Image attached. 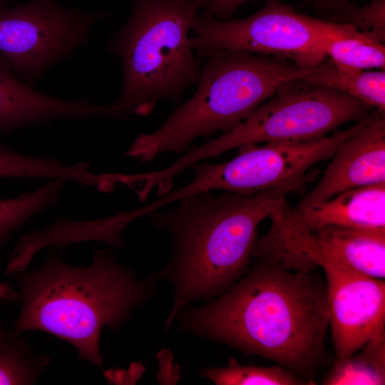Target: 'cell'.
Masks as SVG:
<instances>
[{
    "label": "cell",
    "instance_id": "cell-10",
    "mask_svg": "<svg viewBox=\"0 0 385 385\" xmlns=\"http://www.w3.org/2000/svg\"><path fill=\"white\" fill-rule=\"evenodd\" d=\"M270 219V228L257 240L252 257L269 258L300 272L332 265L384 279L385 232L339 227L305 229L275 215Z\"/></svg>",
    "mask_w": 385,
    "mask_h": 385
},
{
    "label": "cell",
    "instance_id": "cell-16",
    "mask_svg": "<svg viewBox=\"0 0 385 385\" xmlns=\"http://www.w3.org/2000/svg\"><path fill=\"white\" fill-rule=\"evenodd\" d=\"M301 81L341 91L379 112L385 111V71L351 70L329 58L311 68Z\"/></svg>",
    "mask_w": 385,
    "mask_h": 385
},
{
    "label": "cell",
    "instance_id": "cell-22",
    "mask_svg": "<svg viewBox=\"0 0 385 385\" xmlns=\"http://www.w3.org/2000/svg\"><path fill=\"white\" fill-rule=\"evenodd\" d=\"M337 22L349 24L384 43L385 0H371L370 3L361 6L355 5Z\"/></svg>",
    "mask_w": 385,
    "mask_h": 385
},
{
    "label": "cell",
    "instance_id": "cell-19",
    "mask_svg": "<svg viewBox=\"0 0 385 385\" xmlns=\"http://www.w3.org/2000/svg\"><path fill=\"white\" fill-rule=\"evenodd\" d=\"M66 181L49 179L38 189L0 200V248L31 217L58 202Z\"/></svg>",
    "mask_w": 385,
    "mask_h": 385
},
{
    "label": "cell",
    "instance_id": "cell-13",
    "mask_svg": "<svg viewBox=\"0 0 385 385\" xmlns=\"http://www.w3.org/2000/svg\"><path fill=\"white\" fill-rule=\"evenodd\" d=\"M272 215L301 228L348 227L385 232V183L344 191L320 202L290 207Z\"/></svg>",
    "mask_w": 385,
    "mask_h": 385
},
{
    "label": "cell",
    "instance_id": "cell-12",
    "mask_svg": "<svg viewBox=\"0 0 385 385\" xmlns=\"http://www.w3.org/2000/svg\"><path fill=\"white\" fill-rule=\"evenodd\" d=\"M331 158L316 186L296 206L320 202L348 190L385 183L384 112H371Z\"/></svg>",
    "mask_w": 385,
    "mask_h": 385
},
{
    "label": "cell",
    "instance_id": "cell-7",
    "mask_svg": "<svg viewBox=\"0 0 385 385\" xmlns=\"http://www.w3.org/2000/svg\"><path fill=\"white\" fill-rule=\"evenodd\" d=\"M365 118L344 130L304 143H265L239 147L232 159L220 163H196L190 168L193 178L185 185L170 192L171 200L196 192L229 191L252 195L264 191L297 192L315 175L312 168L331 158L339 145L355 133Z\"/></svg>",
    "mask_w": 385,
    "mask_h": 385
},
{
    "label": "cell",
    "instance_id": "cell-11",
    "mask_svg": "<svg viewBox=\"0 0 385 385\" xmlns=\"http://www.w3.org/2000/svg\"><path fill=\"white\" fill-rule=\"evenodd\" d=\"M321 268L327 284L334 364H338L385 336V282L335 266Z\"/></svg>",
    "mask_w": 385,
    "mask_h": 385
},
{
    "label": "cell",
    "instance_id": "cell-14",
    "mask_svg": "<svg viewBox=\"0 0 385 385\" xmlns=\"http://www.w3.org/2000/svg\"><path fill=\"white\" fill-rule=\"evenodd\" d=\"M99 107L86 99L66 100L38 93L23 82L0 53V132L59 119H89Z\"/></svg>",
    "mask_w": 385,
    "mask_h": 385
},
{
    "label": "cell",
    "instance_id": "cell-17",
    "mask_svg": "<svg viewBox=\"0 0 385 385\" xmlns=\"http://www.w3.org/2000/svg\"><path fill=\"white\" fill-rule=\"evenodd\" d=\"M61 178L83 185L92 180L88 162L66 164L48 157L31 156L0 145L1 178Z\"/></svg>",
    "mask_w": 385,
    "mask_h": 385
},
{
    "label": "cell",
    "instance_id": "cell-26",
    "mask_svg": "<svg viewBox=\"0 0 385 385\" xmlns=\"http://www.w3.org/2000/svg\"><path fill=\"white\" fill-rule=\"evenodd\" d=\"M4 302H5V299L3 297H0V305L4 303Z\"/></svg>",
    "mask_w": 385,
    "mask_h": 385
},
{
    "label": "cell",
    "instance_id": "cell-15",
    "mask_svg": "<svg viewBox=\"0 0 385 385\" xmlns=\"http://www.w3.org/2000/svg\"><path fill=\"white\" fill-rule=\"evenodd\" d=\"M327 58L351 70H385V45L374 36L353 26L314 17Z\"/></svg>",
    "mask_w": 385,
    "mask_h": 385
},
{
    "label": "cell",
    "instance_id": "cell-3",
    "mask_svg": "<svg viewBox=\"0 0 385 385\" xmlns=\"http://www.w3.org/2000/svg\"><path fill=\"white\" fill-rule=\"evenodd\" d=\"M19 287L21 308L12 329L37 330L71 344L81 360L103 371L102 329L117 332L158 294L159 282L139 277L107 249L95 252L93 263L76 267L51 250L37 270L8 274Z\"/></svg>",
    "mask_w": 385,
    "mask_h": 385
},
{
    "label": "cell",
    "instance_id": "cell-6",
    "mask_svg": "<svg viewBox=\"0 0 385 385\" xmlns=\"http://www.w3.org/2000/svg\"><path fill=\"white\" fill-rule=\"evenodd\" d=\"M373 109L337 89L289 81L247 119L221 135L188 150L170 168L178 174L204 159L247 144L318 140L344 123L366 118Z\"/></svg>",
    "mask_w": 385,
    "mask_h": 385
},
{
    "label": "cell",
    "instance_id": "cell-25",
    "mask_svg": "<svg viewBox=\"0 0 385 385\" xmlns=\"http://www.w3.org/2000/svg\"><path fill=\"white\" fill-rule=\"evenodd\" d=\"M12 0H0V10L7 7Z\"/></svg>",
    "mask_w": 385,
    "mask_h": 385
},
{
    "label": "cell",
    "instance_id": "cell-5",
    "mask_svg": "<svg viewBox=\"0 0 385 385\" xmlns=\"http://www.w3.org/2000/svg\"><path fill=\"white\" fill-rule=\"evenodd\" d=\"M202 0H131L125 24L111 37L122 86L113 104L126 117L147 115L160 101L178 102L197 82L202 61L192 48L191 26Z\"/></svg>",
    "mask_w": 385,
    "mask_h": 385
},
{
    "label": "cell",
    "instance_id": "cell-20",
    "mask_svg": "<svg viewBox=\"0 0 385 385\" xmlns=\"http://www.w3.org/2000/svg\"><path fill=\"white\" fill-rule=\"evenodd\" d=\"M346 361L334 364L327 385H381L385 383V337L373 339Z\"/></svg>",
    "mask_w": 385,
    "mask_h": 385
},
{
    "label": "cell",
    "instance_id": "cell-1",
    "mask_svg": "<svg viewBox=\"0 0 385 385\" xmlns=\"http://www.w3.org/2000/svg\"><path fill=\"white\" fill-rule=\"evenodd\" d=\"M175 320L183 332L273 361L309 384L330 364L325 279L269 258L255 257L230 289L202 306L184 305Z\"/></svg>",
    "mask_w": 385,
    "mask_h": 385
},
{
    "label": "cell",
    "instance_id": "cell-9",
    "mask_svg": "<svg viewBox=\"0 0 385 385\" xmlns=\"http://www.w3.org/2000/svg\"><path fill=\"white\" fill-rule=\"evenodd\" d=\"M191 31V44L200 60L215 49L282 57L302 68L327 58L314 17L280 0H266L260 10L242 19L197 15Z\"/></svg>",
    "mask_w": 385,
    "mask_h": 385
},
{
    "label": "cell",
    "instance_id": "cell-21",
    "mask_svg": "<svg viewBox=\"0 0 385 385\" xmlns=\"http://www.w3.org/2000/svg\"><path fill=\"white\" fill-rule=\"evenodd\" d=\"M200 376L216 385H304L309 384L280 365L271 367L242 365L230 358L222 368L204 367Z\"/></svg>",
    "mask_w": 385,
    "mask_h": 385
},
{
    "label": "cell",
    "instance_id": "cell-23",
    "mask_svg": "<svg viewBox=\"0 0 385 385\" xmlns=\"http://www.w3.org/2000/svg\"><path fill=\"white\" fill-rule=\"evenodd\" d=\"M302 6L308 7L324 19L337 21L355 5L351 0H302Z\"/></svg>",
    "mask_w": 385,
    "mask_h": 385
},
{
    "label": "cell",
    "instance_id": "cell-4",
    "mask_svg": "<svg viewBox=\"0 0 385 385\" xmlns=\"http://www.w3.org/2000/svg\"><path fill=\"white\" fill-rule=\"evenodd\" d=\"M204 59L193 96L158 128L139 134L126 157L150 162L163 153H185L196 138L235 128L282 85L302 81L309 70L282 57L226 49Z\"/></svg>",
    "mask_w": 385,
    "mask_h": 385
},
{
    "label": "cell",
    "instance_id": "cell-2",
    "mask_svg": "<svg viewBox=\"0 0 385 385\" xmlns=\"http://www.w3.org/2000/svg\"><path fill=\"white\" fill-rule=\"evenodd\" d=\"M286 195L278 191H205L179 199L166 211L146 215L172 241L168 264L149 274L159 283L168 282L173 289L165 331L184 305L217 298L247 272L260 224L287 202Z\"/></svg>",
    "mask_w": 385,
    "mask_h": 385
},
{
    "label": "cell",
    "instance_id": "cell-18",
    "mask_svg": "<svg viewBox=\"0 0 385 385\" xmlns=\"http://www.w3.org/2000/svg\"><path fill=\"white\" fill-rule=\"evenodd\" d=\"M51 360L36 354L21 333L0 326V385L33 384Z\"/></svg>",
    "mask_w": 385,
    "mask_h": 385
},
{
    "label": "cell",
    "instance_id": "cell-8",
    "mask_svg": "<svg viewBox=\"0 0 385 385\" xmlns=\"http://www.w3.org/2000/svg\"><path fill=\"white\" fill-rule=\"evenodd\" d=\"M106 10L68 8L56 0H30L0 10V53L15 74L34 86L44 72L88 43Z\"/></svg>",
    "mask_w": 385,
    "mask_h": 385
},
{
    "label": "cell",
    "instance_id": "cell-24",
    "mask_svg": "<svg viewBox=\"0 0 385 385\" xmlns=\"http://www.w3.org/2000/svg\"><path fill=\"white\" fill-rule=\"evenodd\" d=\"M255 0H202V15L218 19H229L242 4Z\"/></svg>",
    "mask_w": 385,
    "mask_h": 385
}]
</instances>
